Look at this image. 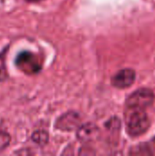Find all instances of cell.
Wrapping results in <instances>:
<instances>
[{
    "instance_id": "obj_9",
    "label": "cell",
    "mask_w": 155,
    "mask_h": 156,
    "mask_svg": "<svg viewBox=\"0 0 155 156\" xmlns=\"http://www.w3.org/2000/svg\"><path fill=\"white\" fill-rule=\"evenodd\" d=\"M6 76H7V73H6V69L5 66V61L0 57V81L4 80L6 78Z\"/></svg>"
},
{
    "instance_id": "obj_3",
    "label": "cell",
    "mask_w": 155,
    "mask_h": 156,
    "mask_svg": "<svg viewBox=\"0 0 155 156\" xmlns=\"http://www.w3.org/2000/svg\"><path fill=\"white\" fill-rule=\"evenodd\" d=\"M15 63L21 71L27 75L37 74L41 69V62L37 56L29 51H24L18 54Z\"/></svg>"
},
{
    "instance_id": "obj_4",
    "label": "cell",
    "mask_w": 155,
    "mask_h": 156,
    "mask_svg": "<svg viewBox=\"0 0 155 156\" xmlns=\"http://www.w3.org/2000/svg\"><path fill=\"white\" fill-rule=\"evenodd\" d=\"M136 78L135 71L132 69H123L118 71L111 80V83L118 89H126L131 87Z\"/></svg>"
},
{
    "instance_id": "obj_5",
    "label": "cell",
    "mask_w": 155,
    "mask_h": 156,
    "mask_svg": "<svg viewBox=\"0 0 155 156\" xmlns=\"http://www.w3.org/2000/svg\"><path fill=\"white\" fill-rule=\"evenodd\" d=\"M80 125V117L76 112H68L56 122V128L61 131H73Z\"/></svg>"
},
{
    "instance_id": "obj_1",
    "label": "cell",
    "mask_w": 155,
    "mask_h": 156,
    "mask_svg": "<svg viewBox=\"0 0 155 156\" xmlns=\"http://www.w3.org/2000/svg\"><path fill=\"white\" fill-rule=\"evenodd\" d=\"M126 124L127 132L130 136L137 137L143 134L150 127V121L144 110H131Z\"/></svg>"
},
{
    "instance_id": "obj_2",
    "label": "cell",
    "mask_w": 155,
    "mask_h": 156,
    "mask_svg": "<svg viewBox=\"0 0 155 156\" xmlns=\"http://www.w3.org/2000/svg\"><path fill=\"white\" fill-rule=\"evenodd\" d=\"M154 101V93L152 90L143 88L137 90L129 96L126 106L130 110H144L151 106Z\"/></svg>"
},
{
    "instance_id": "obj_6",
    "label": "cell",
    "mask_w": 155,
    "mask_h": 156,
    "mask_svg": "<svg viewBox=\"0 0 155 156\" xmlns=\"http://www.w3.org/2000/svg\"><path fill=\"white\" fill-rule=\"evenodd\" d=\"M98 128L92 124H85L79 127L78 130V137L82 141L91 140L97 134Z\"/></svg>"
},
{
    "instance_id": "obj_7",
    "label": "cell",
    "mask_w": 155,
    "mask_h": 156,
    "mask_svg": "<svg viewBox=\"0 0 155 156\" xmlns=\"http://www.w3.org/2000/svg\"><path fill=\"white\" fill-rule=\"evenodd\" d=\"M31 139L35 144L40 146H43L47 144L48 142V133L44 130H37L33 133Z\"/></svg>"
},
{
    "instance_id": "obj_8",
    "label": "cell",
    "mask_w": 155,
    "mask_h": 156,
    "mask_svg": "<svg viewBox=\"0 0 155 156\" xmlns=\"http://www.w3.org/2000/svg\"><path fill=\"white\" fill-rule=\"evenodd\" d=\"M11 137L5 132H0V153L5 150L10 144Z\"/></svg>"
}]
</instances>
